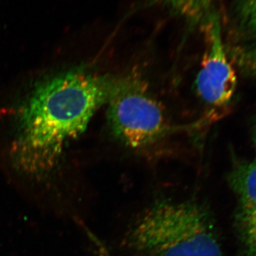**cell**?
<instances>
[{"label": "cell", "mask_w": 256, "mask_h": 256, "mask_svg": "<svg viewBox=\"0 0 256 256\" xmlns=\"http://www.w3.org/2000/svg\"><path fill=\"white\" fill-rule=\"evenodd\" d=\"M117 79L78 66L45 76L24 96L14 119L9 164L28 196L60 213L68 210L58 178L64 152L107 104Z\"/></svg>", "instance_id": "6da1fadb"}, {"label": "cell", "mask_w": 256, "mask_h": 256, "mask_svg": "<svg viewBox=\"0 0 256 256\" xmlns=\"http://www.w3.org/2000/svg\"><path fill=\"white\" fill-rule=\"evenodd\" d=\"M124 244L133 256H223L214 216L194 198L152 202L131 224Z\"/></svg>", "instance_id": "7a4b0ae2"}, {"label": "cell", "mask_w": 256, "mask_h": 256, "mask_svg": "<svg viewBox=\"0 0 256 256\" xmlns=\"http://www.w3.org/2000/svg\"><path fill=\"white\" fill-rule=\"evenodd\" d=\"M106 105L111 132L130 149L152 146L172 130L163 108L136 77L118 78Z\"/></svg>", "instance_id": "3957f363"}, {"label": "cell", "mask_w": 256, "mask_h": 256, "mask_svg": "<svg viewBox=\"0 0 256 256\" xmlns=\"http://www.w3.org/2000/svg\"><path fill=\"white\" fill-rule=\"evenodd\" d=\"M204 28L207 48L196 76L195 87L200 98L207 105L222 107L234 96L236 75L224 48L220 18L216 14L213 15Z\"/></svg>", "instance_id": "277c9868"}, {"label": "cell", "mask_w": 256, "mask_h": 256, "mask_svg": "<svg viewBox=\"0 0 256 256\" xmlns=\"http://www.w3.org/2000/svg\"><path fill=\"white\" fill-rule=\"evenodd\" d=\"M238 204L235 226L245 256H256V162H242L228 174Z\"/></svg>", "instance_id": "5b68a950"}, {"label": "cell", "mask_w": 256, "mask_h": 256, "mask_svg": "<svg viewBox=\"0 0 256 256\" xmlns=\"http://www.w3.org/2000/svg\"><path fill=\"white\" fill-rule=\"evenodd\" d=\"M152 4H158L191 25L204 26L215 12L212 10L214 0H149Z\"/></svg>", "instance_id": "8992f818"}, {"label": "cell", "mask_w": 256, "mask_h": 256, "mask_svg": "<svg viewBox=\"0 0 256 256\" xmlns=\"http://www.w3.org/2000/svg\"><path fill=\"white\" fill-rule=\"evenodd\" d=\"M236 12L240 26L250 33L256 34V0H240Z\"/></svg>", "instance_id": "52a82bcc"}, {"label": "cell", "mask_w": 256, "mask_h": 256, "mask_svg": "<svg viewBox=\"0 0 256 256\" xmlns=\"http://www.w3.org/2000/svg\"><path fill=\"white\" fill-rule=\"evenodd\" d=\"M244 58L249 69L256 74V42L246 50Z\"/></svg>", "instance_id": "ba28073f"}, {"label": "cell", "mask_w": 256, "mask_h": 256, "mask_svg": "<svg viewBox=\"0 0 256 256\" xmlns=\"http://www.w3.org/2000/svg\"><path fill=\"white\" fill-rule=\"evenodd\" d=\"M254 144H255V148H256V130L255 131V133H254Z\"/></svg>", "instance_id": "9c48e42d"}]
</instances>
